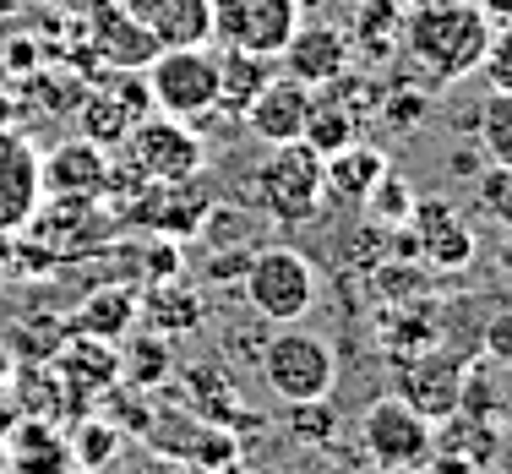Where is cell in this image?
I'll use <instances>...</instances> for the list:
<instances>
[{
    "label": "cell",
    "instance_id": "obj_21",
    "mask_svg": "<svg viewBox=\"0 0 512 474\" xmlns=\"http://www.w3.org/2000/svg\"><path fill=\"white\" fill-rule=\"evenodd\" d=\"M474 142L485 164H512V93H485L474 109Z\"/></svg>",
    "mask_w": 512,
    "mask_h": 474
},
{
    "label": "cell",
    "instance_id": "obj_4",
    "mask_svg": "<svg viewBox=\"0 0 512 474\" xmlns=\"http://www.w3.org/2000/svg\"><path fill=\"white\" fill-rule=\"evenodd\" d=\"M262 382L273 387L284 404H316L333 393L338 382V355L327 338L306 333V327H278L262 344Z\"/></svg>",
    "mask_w": 512,
    "mask_h": 474
},
{
    "label": "cell",
    "instance_id": "obj_29",
    "mask_svg": "<svg viewBox=\"0 0 512 474\" xmlns=\"http://www.w3.org/2000/svg\"><path fill=\"white\" fill-rule=\"evenodd\" d=\"M77 366H82V355H77V349H66V355H60V371L77 376ZM88 366H93V376H104V382H109V371H115L120 360L109 355V349H88Z\"/></svg>",
    "mask_w": 512,
    "mask_h": 474
},
{
    "label": "cell",
    "instance_id": "obj_20",
    "mask_svg": "<svg viewBox=\"0 0 512 474\" xmlns=\"http://www.w3.org/2000/svg\"><path fill=\"white\" fill-rule=\"evenodd\" d=\"M6 453H11V469H22V474H71V447L60 442L50 425H22V436Z\"/></svg>",
    "mask_w": 512,
    "mask_h": 474
},
{
    "label": "cell",
    "instance_id": "obj_2",
    "mask_svg": "<svg viewBox=\"0 0 512 474\" xmlns=\"http://www.w3.org/2000/svg\"><path fill=\"white\" fill-rule=\"evenodd\" d=\"M251 197H256V208L273 218L278 229L311 224V218L322 213V202H327L322 153H316L306 137H300V142H278V148L256 164Z\"/></svg>",
    "mask_w": 512,
    "mask_h": 474
},
{
    "label": "cell",
    "instance_id": "obj_32",
    "mask_svg": "<svg viewBox=\"0 0 512 474\" xmlns=\"http://www.w3.org/2000/svg\"><path fill=\"white\" fill-rule=\"evenodd\" d=\"M295 6H300V11H306V17H311V11L322 6V0H295Z\"/></svg>",
    "mask_w": 512,
    "mask_h": 474
},
{
    "label": "cell",
    "instance_id": "obj_8",
    "mask_svg": "<svg viewBox=\"0 0 512 474\" xmlns=\"http://www.w3.org/2000/svg\"><path fill=\"white\" fill-rule=\"evenodd\" d=\"M306 11L295 0H213V39L240 55L278 60Z\"/></svg>",
    "mask_w": 512,
    "mask_h": 474
},
{
    "label": "cell",
    "instance_id": "obj_15",
    "mask_svg": "<svg viewBox=\"0 0 512 474\" xmlns=\"http://www.w3.org/2000/svg\"><path fill=\"white\" fill-rule=\"evenodd\" d=\"M93 50H99V60L109 71H142L158 55V44L120 0H109V6L93 11Z\"/></svg>",
    "mask_w": 512,
    "mask_h": 474
},
{
    "label": "cell",
    "instance_id": "obj_1",
    "mask_svg": "<svg viewBox=\"0 0 512 474\" xmlns=\"http://www.w3.org/2000/svg\"><path fill=\"white\" fill-rule=\"evenodd\" d=\"M491 33H496L491 17H485L474 0H420V6H409L404 22H398L409 66L431 82L474 77L485 50H491Z\"/></svg>",
    "mask_w": 512,
    "mask_h": 474
},
{
    "label": "cell",
    "instance_id": "obj_16",
    "mask_svg": "<svg viewBox=\"0 0 512 474\" xmlns=\"http://www.w3.org/2000/svg\"><path fill=\"white\" fill-rule=\"evenodd\" d=\"M414 240H420V251L431 257V267H469L474 262V229L463 224V218L447 208V202H414Z\"/></svg>",
    "mask_w": 512,
    "mask_h": 474
},
{
    "label": "cell",
    "instance_id": "obj_25",
    "mask_svg": "<svg viewBox=\"0 0 512 474\" xmlns=\"http://www.w3.org/2000/svg\"><path fill=\"white\" fill-rule=\"evenodd\" d=\"M360 208H371L376 218H387V224H404V218L414 213V191H409V180H398L393 169H387V175L371 186V197H365Z\"/></svg>",
    "mask_w": 512,
    "mask_h": 474
},
{
    "label": "cell",
    "instance_id": "obj_9",
    "mask_svg": "<svg viewBox=\"0 0 512 474\" xmlns=\"http://www.w3.org/2000/svg\"><path fill=\"white\" fill-rule=\"evenodd\" d=\"M463 376H469V366L458 355H447V349H414L398 366V398L425 420H453L463 404Z\"/></svg>",
    "mask_w": 512,
    "mask_h": 474
},
{
    "label": "cell",
    "instance_id": "obj_6",
    "mask_svg": "<svg viewBox=\"0 0 512 474\" xmlns=\"http://www.w3.org/2000/svg\"><path fill=\"white\" fill-rule=\"evenodd\" d=\"M120 153H126L131 175H137L142 186H180V180H197L202 164H207V148H202L197 131H191L186 120L158 115V109L126 131Z\"/></svg>",
    "mask_w": 512,
    "mask_h": 474
},
{
    "label": "cell",
    "instance_id": "obj_17",
    "mask_svg": "<svg viewBox=\"0 0 512 474\" xmlns=\"http://www.w3.org/2000/svg\"><path fill=\"white\" fill-rule=\"evenodd\" d=\"M322 175H327V197H338V202H365V197H371V186L387 175V153L355 137L349 148H338V153L322 158Z\"/></svg>",
    "mask_w": 512,
    "mask_h": 474
},
{
    "label": "cell",
    "instance_id": "obj_11",
    "mask_svg": "<svg viewBox=\"0 0 512 474\" xmlns=\"http://www.w3.org/2000/svg\"><path fill=\"white\" fill-rule=\"evenodd\" d=\"M311 104H316V88L284 77V71H273V77L262 82V93L240 109V120H246V131H251L256 142L278 148V142H300V137H306Z\"/></svg>",
    "mask_w": 512,
    "mask_h": 474
},
{
    "label": "cell",
    "instance_id": "obj_28",
    "mask_svg": "<svg viewBox=\"0 0 512 474\" xmlns=\"http://www.w3.org/2000/svg\"><path fill=\"white\" fill-rule=\"evenodd\" d=\"M480 344H485V360H491V366L512 371V311H496L491 322H485Z\"/></svg>",
    "mask_w": 512,
    "mask_h": 474
},
{
    "label": "cell",
    "instance_id": "obj_13",
    "mask_svg": "<svg viewBox=\"0 0 512 474\" xmlns=\"http://www.w3.org/2000/svg\"><path fill=\"white\" fill-rule=\"evenodd\" d=\"M39 180H44V197H104L109 148H99L88 137L60 142V148L39 153Z\"/></svg>",
    "mask_w": 512,
    "mask_h": 474
},
{
    "label": "cell",
    "instance_id": "obj_33",
    "mask_svg": "<svg viewBox=\"0 0 512 474\" xmlns=\"http://www.w3.org/2000/svg\"><path fill=\"white\" fill-rule=\"evenodd\" d=\"M11 469V453H6V442H0V474H6Z\"/></svg>",
    "mask_w": 512,
    "mask_h": 474
},
{
    "label": "cell",
    "instance_id": "obj_5",
    "mask_svg": "<svg viewBox=\"0 0 512 474\" xmlns=\"http://www.w3.org/2000/svg\"><path fill=\"white\" fill-rule=\"evenodd\" d=\"M246 306L273 327L300 322L316 306V267L295 246H262L246 257Z\"/></svg>",
    "mask_w": 512,
    "mask_h": 474
},
{
    "label": "cell",
    "instance_id": "obj_26",
    "mask_svg": "<svg viewBox=\"0 0 512 474\" xmlns=\"http://www.w3.org/2000/svg\"><path fill=\"white\" fill-rule=\"evenodd\" d=\"M115 442H120L115 425H104V420H82L77 442H71V464H82V469H104V464H109V453H115Z\"/></svg>",
    "mask_w": 512,
    "mask_h": 474
},
{
    "label": "cell",
    "instance_id": "obj_18",
    "mask_svg": "<svg viewBox=\"0 0 512 474\" xmlns=\"http://www.w3.org/2000/svg\"><path fill=\"white\" fill-rule=\"evenodd\" d=\"M278 71V60L267 55H240V50H224L218 55V109H229V115H240L256 93H262V82Z\"/></svg>",
    "mask_w": 512,
    "mask_h": 474
},
{
    "label": "cell",
    "instance_id": "obj_27",
    "mask_svg": "<svg viewBox=\"0 0 512 474\" xmlns=\"http://www.w3.org/2000/svg\"><path fill=\"white\" fill-rule=\"evenodd\" d=\"M480 71H485V82H491L496 93H512V28L491 33V50H485Z\"/></svg>",
    "mask_w": 512,
    "mask_h": 474
},
{
    "label": "cell",
    "instance_id": "obj_7",
    "mask_svg": "<svg viewBox=\"0 0 512 474\" xmlns=\"http://www.w3.org/2000/svg\"><path fill=\"white\" fill-rule=\"evenodd\" d=\"M360 447L382 474H414L431 464L436 436H431V420L414 415L404 398L393 393V398H376L360 415Z\"/></svg>",
    "mask_w": 512,
    "mask_h": 474
},
{
    "label": "cell",
    "instance_id": "obj_23",
    "mask_svg": "<svg viewBox=\"0 0 512 474\" xmlns=\"http://www.w3.org/2000/svg\"><path fill=\"white\" fill-rule=\"evenodd\" d=\"M142 311H148V322L158 327V333H169V327H175V333H191V327L202 322V300L191 295V289H180V284H158Z\"/></svg>",
    "mask_w": 512,
    "mask_h": 474
},
{
    "label": "cell",
    "instance_id": "obj_12",
    "mask_svg": "<svg viewBox=\"0 0 512 474\" xmlns=\"http://www.w3.org/2000/svg\"><path fill=\"white\" fill-rule=\"evenodd\" d=\"M44 202V180H39V148L22 131L0 126V235H22L28 218Z\"/></svg>",
    "mask_w": 512,
    "mask_h": 474
},
{
    "label": "cell",
    "instance_id": "obj_10",
    "mask_svg": "<svg viewBox=\"0 0 512 474\" xmlns=\"http://www.w3.org/2000/svg\"><path fill=\"white\" fill-rule=\"evenodd\" d=\"M349 60H355V39L344 28L300 17V28L289 33L278 66H284V77L306 82V88H333L338 77H349Z\"/></svg>",
    "mask_w": 512,
    "mask_h": 474
},
{
    "label": "cell",
    "instance_id": "obj_19",
    "mask_svg": "<svg viewBox=\"0 0 512 474\" xmlns=\"http://www.w3.org/2000/svg\"><path fill=\"white\" fill-rule=\"evenodd\" d=\"M137 311H142V300L131 295V289L109 284V289H99L93 300L77 306V333L82 338H115V333H126V327L137 322Z\"/></svg>",
    "mask_w": 512,
    "mask_h": 474
},
{
    "label": "cell",
    "instance_id": "obj_24",
    "mask_svg": "<svg viewBox=\"0 0 512 474\" xmlns=\"http://www.w3.org/2000/svg\"><path fill=\"white\" fill-rule=\"evenodd\" d=\"M474 197H480L485 218H496L502 229H512V164H485Z\"/></svg>",
    "mask_w": 512,
    "mask_h": 474
},
{
    "label": "cell",
    "instance_id": "obj_22",
    "mask_svg": "<svg viewBox=\"0 0 512 474\" xmlns=\"http://www.w3.org/2000/svg\"><path fill=\"white\" fill-rule=\"evenodd\" d=\"M360 137V120H355V109H344V104H333L322 88H316V104H311V120H306V142L316 153H338V148H349V142Z\"/></svg>",
    "mask_w": 512,
    "mask_h": 474
},
{
    "label": "cell",
    "instance_id": "obj_30",
    "mask_svg": "<svg viewBox=\"0 0 512 474\" xmlns=\"http://www.w3.org/2000/svg\"><path fill=\"white\" fill-rule=\"evenodd\" d=\"M474 6L491 17V28H512V0H474Z\"/></svg>",
    "mask_w": 512,
    "mask_h": 474
},
{
    "label": "cell",
    "instance_id": "obj_31",
    "mask_svg": "<svg viewBox=\"0 0 512 474\" xmlns=\"http://www.w3.org/2000/svg\"><path fill=\"white\" fill-rule=\"evenodd\" d=\"M22 6H28V0H0V22H11V17H17Z\"/></svg>",
    "mask_w": 512,
    "mask_h": 474
},
{
    "label": "cell",
    "instance_id": "obj_3",
    "mask_svg": "<svg viewBox=\"0 0 512 474\" xmlns=\"http://www.w3.org/2000/svg\"><path fill=\"white\" fill-rule=\"evenodd\" d=\"M148 82V104L169 120H186L197 126L218 109V55L207 44H175V50H158L142 66Z\"/></svg>",
    "mask_w": 512,
    "mask_h": 474
},
{
    "label": "cell",
    "instance_id": "obj_14",
    "mask_svg": "<svg viewBox=\"0 0 512 474\" xmlns=\"http://www.w3.org/2000/svg\"><path fill=\"white\" fill-rule=\"evenodd\" d=\"M120 6L153 33L158 50H175V44H213V0H120Z\"/></svg>",
    "mask_w": 512,
    "mask_h": 474
}]
</instances>
